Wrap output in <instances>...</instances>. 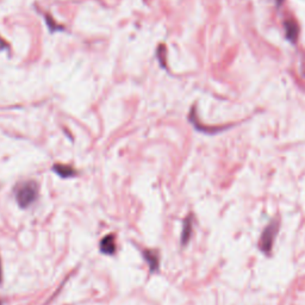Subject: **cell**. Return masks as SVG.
Instances as JSON below:
<instances>
[{
	"label": "cell",
	"instance_id": "1",
	"mask_svg": "<svg viewBox=\"0 0 305 305\" xmlns=\"http://www.w3.org/2000/svg\"><path fill=\"white\" fill-rule=\"evenodd\" d=\"M39 197V186L35 181H25L16 190V200L22 209H27L36 202Z\"/></svg>",
	"mask_w": 305,
	"mask_h": 305
},
{
	"label": "cell",
	"instance_id": "2",
	"mask_svg": "<svg viewBox=\"0 0 305 305\" xmlns=\"http://www.w3.org/2000/svg\"><path fill=\"white\" fill-rule=\"evenodd\" d=\"M276 234H278V223H276V221H273L266 226L262 235H261L259 247L263 253H269L271 251Z\"/></svg>",
	"mask_w": 305,
	"mask_h": 305
},
{
	"label": "cell",
	"instance_id": "3",
	"mask_svg": "<svg viewBox=\"0 0 305 305\" xmlns=\"http://www.w3.org/2000/svg\"><path fill=\"white\" fill-rule=\"evenodd\" d=\"M116 237L113 234L105 235L99 242V250L105 255H113L116 253Z\"/></svg>",
	"mask_w": 305,
	"mask_h": 305
},
{
	"label": "cell",
	"instance_id": "4",
	"mask_svg": "<svg viewBox=\"0 0 305 305\" xmlns=\"http://www.w3.org/2000/svg\"><path fill=\"white\" fill-rule=\"evenodd\" d=\"M144 260L148 263V267H149L150 273H155L159 271V266H160V257L158 250L155 249H144L142 251Z\"/></svg>",
	"mask_w": 305,
	"mask_h": 305
},
{
	"label": "cell",
	"instance_id": "5",
	"mask_svg": "<svg viewBox=\"0 0 305 305\" xmlns=\"http://www.w3.org/2000/svg\"><path fill=\"white\" fill-rule=\"evenodd\" d=\"M192 217L188 216L187 218H185L184 224H182V232H181V244L185 246L187 244V242L190 241L191 235H192Z\"/></svg>",
	"mask_w": 305,
	"mask_h": 305
},
{
	"label": "cell",
	"instance_id": "6",
	"mask_svg": "<svg viewBox=\"0 0 305 305\" xmlns=\"http://www.w3.org/2000/svg\"><path fill=\"white\" fill-rule=\"evenodd\" d=\"M54 171L58 173L60 177H62V178H71V177H74V175L77 174V172H75L73 168L69 167V166H64V165H55Z\"/></svg>",
	"mask_w": 305,
	"mask_h": 305
},
{
	"label": "cell",
	"instance_id": "7",
	"mask_svg": "<svg viewBox=\"0 0 305 305\" xmlns=\"http://www.w3.org/2000/svg\"><path fill=\"white\" fill-rule=\"evenodd\" d=\"M285 30H286V37H287L288 40L293 41L297 39V35H298V27L297 24L294 23V22L288 21L285 23Z\"/></svg>",
	"mask_w": 305,
	"mask_h": 305
},
{
	"label": "cell",
	"instance_id": "8",
	"mask_svg": "<svg viewBox=\"0 0 305 305\" xmlns=\"http://www.w3.org/2000/svg\"><path fill=\"white\" fill-rule=\"evenodd\" d=\"M5 47H6V42H4V41L2 40V37H0V50L5 49Z\"/></svg>",
	"mask_w": 305,
	"mask_h": 305
},
{
	"label": "cell",
	"instance_id": "9",
	"mask_svg": "<svg viewBox=\"0 0 305 305\" xmlns=\"http://www.w3.org/2000/svg\"><path fill=\"white\" fill-rule=\"evenodd\" d=\"M3 281V268H2V261H0V284Z\"/></svg>",
	"mask_w": 305,
	"mask_h": 305
},
{
	"label": "cell",
	"instance_id": "10",
	"mask_svg": "<svg viewBox=\"0 0 305 305\" xmlns=\"http://www.w3.org/2000/svg\"><path fill=\"white\" fill-rule=\"evenodd\" d=\"M281 2H282V0H276V3H278V4H281Z\"/></svg>",
	"mask_w": 305,
	"mask_h": 305
},
{
	"label": "cell",
	"instance_id": "11",
	"mask_svg": "<svg viewBox=\"0 0 305 305\" xmlns=\"http://www.w3.org/2000/svg\"><path fill=\"white\" fill-rule=\"evenodd\" d=\"M0 305H3V301H2V299H0Z\"/></svg>",
	"mask_w": 305,
	"mask_h": 305
}]
</instances>
